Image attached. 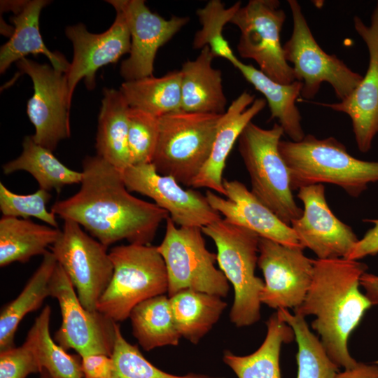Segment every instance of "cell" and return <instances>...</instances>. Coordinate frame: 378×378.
<instances>
[{"label": "cell", "instance_id": "1", "mask_svg": "<svg viewBox=\"0 0 378 378\" xmlns=\"http://www.w3.org/2000/svg\"><path fill=\"white\" fill-rule=\"evenodd\" d=\"M82 165L80 190L56 201L50 211L78 223L107 248L122 240L150 245L169 213L131 195L121 172L97 155L86 156Z\"/></svg>", "mask_w": 378, "mask_h": 378}, {"label": "cell", "instance_id": "2", "mask_svg": "<svg viewBox=\"0 0 378 378\" xmlns=\"http://www.w3.org/2000/svg\"><path fill=\"white\" fill-rule=\"evenodd\" d=\"M314 265L310 287L294 314L315 316L312 328L329 358L339 368L350 369L358 362L349 354V337L372 305L359 289L368 266L346 258L316 259Z\"/></svg>", "mask_w": 378, "mask_h": 378}, {"label": "cell", "instance_id": "3", "mask_svg": "<svg viewBox=\"0 0 378 378\" xmlns=\"http://www.w3.org/2000/svg\"><path fill=\"white\" fill-rule=\"evenodd\" d=\"M279 151L289 171L293 190L330 183L358 197L378 181V161L357 159L335 138L307 134L300 141H281Z\"/></svg>", "mask_w": 378, "mask_h": 378}, {"label": "cell", "instance_id": "4", "mask_svg": "<svg viewBox=\"0 0 378 378\" xmlns=\"http://www.w3.org/2000/svg\"><path fill=\"white\" fill-rule=\"evenodd\" d=\"M217 248V262L234 289L230 312L237 327L249 326L260 318V293L264 281L255 274L260 237L253 231L225 218L202 228Z\"/></svg>", "mask_w": 378, "mask_h": 378}, {"label": "cell", "instance_id": "5", "mask_svg": "<svg viewBox=\"0 0 378 378\" xmlns=\"http://www.w3.org/2000/svg\"><path fill=\"white\" fill-rule=\"evenodd\" d=\"M108 254L113 273L97 302L98 312L122 321L139 303L167 293V269L157 246L129 244L113 247Z\"/></svg>", "mask_w": 378, "mask_h": 378}, {"label": "cell", "instance_id": "6", "mask_svg": "<svg viewBox=\"0 0 378 378\" xmlns=\"http://www.w3.org/2000/svg\"><path fill=\"white\" fill-rule=\"evenodd\" d=\"M223 115L181 110L159 118L151 161L157 172L192 186L209 157Z\"/></svg>", "mask_w": 378, "mask_h": 378}, {"label": "cell", "instance_id": "7", "mask_svg": "<svg viewBox=\"0 0 378 378\" xmlns=\"http://www.w3.org/2000/svg\"><path fill=\"white\" fill-rule=\"evenodd\" d=\"M284 134L274 123L264 129L251 122L238 139L239 152L249 174L251 192L284 223L301 216L290 185L289 171L279 151Z\"/></svg>", "mask_w": 378, "mask_h": 378}, {"label": "cell", "instance_id": "8", "mask_svg": "<svg viewBox=\"0 0 378 378\" xmlns=\"http://www.w3.org/2000/svg\"><path fill=\"white\" fill-rule=\"evenodd\" d=\"M202 228L176 227L168 217L164 238L158 251L167 269L168 296L183 290H192L225 298L230 285L216 267V253L206 246Z\"/></svg>", "mask_w": 378, "mask_h": 378}, {"label": "cell", "instance_id": "9", "mask_svg": "<svg viewBox=\"0 0 378 378\" xmlns=\"http://www.w3.org/2000/svg\"><path fill=\"white\" fill-rule=\"evenodd\" d=\"M293 32L283 46L286 61L293 64L295 80L302 83L303 100L314 98L323 83L332 88L340 101L348 97L363 79L335 55L326 52L315 40L302 8L296 0H288Z\"/></svg>", "mask_w": 378, "mask_h": 378}, {"label": "cell", "instance_id": "10", "mask_svg": "<svg viewBox=\"0 0 378 378\" xmlns=\"http://www.w3.org/2000/svg\"><path fill=\"white\" fill-rule=\"evenodd\" d=\"M286 18L277 0H250L239 8L230 23L241 32L237 46L239 55L253 59L273 80L290 84L295 80V74L281 43Z\"/></svg>", "mask_w": 378, "mask_h": 378}, {"label": "cell", "instance_id": "11", "mask_svg": "<svg viewBox=\"0 0 378 378\" xmlns=\"http://www.w3.org/2000/svg\"><path fill=\"white\" fill-rule=\"evenodd\" d=\"M107 248L71 220H64L59 237L50 246L80 303L90 311H97V302L113 276V265Z\"/></svg>", "mask_w": 378, "mask_h": 378}, {"label": "cell", "instance_id": "12", "mask_svg": "<svg viewBox=\"0 0 378 378\" xmlns=\"http://www.w3.org/2000/svg\"><path fill=\"white\" fill-rule=\"evenodd\" d=\"M49 288L50 297L57 300L62 314L55 341L65 350H75L80 357L94 354L111 356L116 322L82 305L71 281L58 263Z\"/></svg>", "mask_w": 378, "mask_h": 378}, {"label": "cell", "instance_id": "13", "mask_svg": "<svg viewBox=\"0 0 378 378\" xmlns=\"http://www.w3.org/2000/svg\"><path fill=\"white\" fill-rule=\"evenodd\" d=\"M16 64L34 85V94L27 106V115L35 128L31 137L36 144L53 151L60 141L71 135L66 74L26 57Z\"/></svg>", "mask_w": 378, "mask_h": 378}, {"label": "cell", "instance_id": "14", "mask_svg": "<svg viewBox=\"0 0 378 378\" xmlns=\"http://www.w3.org/2000/svg\"><path fill=\"white\" fill-rule=\"evenodd\" d=\"M301 246L260 237L258 265L264 276L260 302L270 308L293 309L303 302L314 276V260Z\"/></svg>", "mask_w": 378, "mask_h": 378}, {"label": "cell", "instance_id": "15", "mask_svg": "<svg viewBox=\"0 0 378 378\" xmlns=\"http://www.w3.org/2000/svg\"><path fill=\"white\" fill-rule=\"evenodd\" d=\"M121 173L129 192L151 198L179 227L202 228L221 218L206 195L183 188L173 177L159 174L152 163L131 165Z\"/></svg>", "mask_w": 378, "mask_h": 378}, {"label": "cell", "instance_id": "16", "mask_svg": "<svg viewBox=\"0 0 378 378\" xmlns=\"http://www.w3.org/2000/svg\"><path fill=\"white\" fill-rule=\"evenodd\" d=\"M106 1L122 13L131 36L130 56L121 63L120 76L125 81L153 76L158 49L171 40L189 18L172 16L164 19L150 11L144 0Z\"/></svg>", "mask_w": 378, "mask_h": 378}, {"label": "cell", "instance_id": "17", "mask_svg": "<svg viewBox=\"0 0 378 378\" xmlns=\"http://www.w3.org/2000/svg\"><path fill=\"white\" fill-rule=\"evenodd\" d=\"M298 197L304 210L290 226L301 246L312 250L318 259L346 258L358 239L352 228L332 212L323 184L300 188Z\"/></svg>", "mask_w": 378, "mask_h": 378}, {"label": "cell", "instance_id": "18", "mask_svg": "<svg viewBox=\"0 0 378 378\" xmlns=\"http://www.w3.org/2000/svg\"><path fill=\"white\" fill-rule=\"evenodd\" d=\"M354 24L368 50L369 62L365 76L344 100L314 103L346 114L351 119L358 150L366 153L371 149L373 139L378 134V2L370 25L358 16L354 17Z\"/></svg>", "mask_w": 378, "mask_h": 378}, {"label": "cell", "instance_id": "19", "mask_svg": "<svg viewBox=\"0 0 378 378\" xmlns=\"http://www.w3.org/2000/svg\"><path fill=\"white\" fill-rule=\"evenodd\" d=\"M111 26L104 32H89L83 24L69 26L65 29L67 38L72 42L74 57L68 72L69 102L74 90L81 79L86 88L95 87V74L102 66L115 63L125 54L130 53L131 36L124 15L120 10Z\"/></svg>", "mask_w": 378, "mask_h": 378}, {"label": "cell", "instance_id": "20", "mask_svg": "<svg viewBox=\"0 0 378 378\" xmlns=\"http://www.w3.org/2000/svg\"><path fill=\"white\" fill-rule=\"evenodd\" d=\"M223 198L207 190L205 195L210 205L236 225L244 227L260 237L289 246H301L292 227L284 223L273 211L263 204L244 184L223 181Z\"/></svg>", "mask_w": 378, "mask_h": 378}, {"label": "cell", "instance_id": "21", "mask_svg": "<svg viewBox=\"0 0 378 378\" xmlns=\"http://www.w3.org/2000/svg\"><path fill=\"white\" fill-rule=\"evenodd\" d=\"M264 98H255L247 91L241 93L223 115L209 157L192 187L206 188L225 195L223 174L227 157L241 132L266 106Z\"/></svg>", "mask_w": 378, "mask_h": 378}, {"label": "cell", "instance_id": "22", "mask_svg": "<svg viewBox=\"0 0 378 378\" xmlns=\"http://www.w3.org/2000/svg\"><path fill=\"white\" fill-rule=\"evenodd\" d=\"M214 58L209 48L205 46L195 59H188L182 64V111L220 115L225 113L227 100L222 73L212 66Z\"/></svg>", "mask_w": 378, "mask_h": 378}, {"label": "cell", "instance_id": "23", "mask_svg": "<svg viewBox=\"0 0 378 378\" xmlns=\"http://www.w3.org/2000/svg\"><path fill=\"white\" fill-rule=\"evenodd\" d=\"M47 0L26 1L25 4L10 21L14 30L10 39L0 49V72L4 73L14 62L27 55H44L52 66L66 74L70 63L58 52L50 51L45 45L39 30V16L42 9L48 4Z\"/></svg>", "mask_w": 378, "mask_h": 378}, {"label": "cell", "instance_id": "24", "mask_svg": "<svg viewBox=\"0 0 378 378\" xmlns=\"http://www.w3.org/2000/svg\"><path fill=\"white\" fill-rule=\"evenodd\" d=\"M103 94L96 136L97 155L122 172L131 166L130 106L120 90L106 88Z\"/></svg>", "mask_w": 378, "mask_h": 378}, {"label": "cell", "instance_id": "25", "mask_svg": "<svg viewBox=\"0 0 378 378\" xmlns=\"http://www.w3.org/2000/svg\"><path fill=\"white\" fill-rule=\"evenodd\" d=\"M255 90L261 92L267 102L271 119H277L284 132L293 141H300L305 134L302 117L296 105L302 90V83L295 80L281 84L267 76L260 69L238 59L233 65Z\"/></svg>", "mask_w": 378, "mask_h": 378}, {"label": "cell", "instance_id": "26", "mask_svg": "<svg viewBox=\"0 0 378 378\" xmlns=\"http://www.w3.org/2000/svg\"><path fill=\"white\" fill-rule=\"evenodd\" d=\"M267 334L260 347L246 356H238L229 350L224 351L223 362L238 378H281L280 352L283 344L295 338L293 328L284 321L276 312L266 322Z\"/></svg>", "mask_w": 378, "mask_h": 378}, {"label": "cell", "instance_id": "27", "mask_svg": "<svg viewBox=\"0 0 378 378\" xmlns=\"http://www.w3.org/2000/svg\"><path fill=\"white\" fill-rule=\"evenodd\" d=\"M62 230L29 219L4 216L0 219V266L24 263L35 255H43Z\"/></svg>", "mask_w": 378, "mask_h": 378}, {"label": "cell", "instance_id": "28", "mask_svg": "<svg viewBox=\"0 0 378 378\" xmlns=\"http://www.w3.org/2000/svg\"><path fill=\"white\" fill-rule=\"evenodd\" d=\"M57 265L55 255L48 251L20 293L1 309L0 351L15 346V335L21 321L27 314L39 309L45 299L50 296L49 284Z\"/></svg>", "mask_w": 378, "mask_h": 378}, {"label": "cell", "instance_id": "29", "mask_svg": "<svg viewBox=\"0 0 378 378\" xmlns=\"http://www.w3.org/2000/svg\"><path fill=\"white\" fill-rule=\"evenodd\" d=\"M222 298L192 290L169 297L175 325L181 337L197 344L218 322L227 304Z\"/></svg>", "mask_w": 378, "mask_h": 378}, {"label": "cell", "instance_id": "30", "mask_svg": "<svg viewBox=\"0 0 378 378\" xmlns=\"http://www.w3.org/2000/svg\"><path fill=\"white\" fill-rule=\"evenodd\" d=\"M181 74L174 70L161 77L125 81L120 90L130 108L160 118L181 111Z\"/></svg>", "mask_w": 378, "mask_h": 378}, {"label": "cell", "instance_id": "31", "mask_svg": "<svg viewBox=\"0 0 378 378\" xmlns=\"http://www.w3.org/2000/svg\"><path fill=\"white\" fill-rule=\"evenodd\" d=\"M22 148L18 158L2 166L4 174L27 172L38 182L39 188L49 192L54 189L59 192L65 186L81 183L82 172L68 168L53 155V151L36 144L31 136L24 138Z\"/></svg>", "mask_w": 378, "mask_h": 378}, {"label": "cell", "instance_id": "32", "mask_svg": "<svg viewBox=\"0 0 378 378\" xmlns=\"http://www.w3.org/2000/svg\"><path fill=\"white\" fill-rule=\"evenodd\" d=\"M132 334L146 351L165 346H177L181 339L169 296L160 295L137 304L132 310Z\"/></svg>", "mask_w": 378, "mask_h": 378}, {"label": "cell", "instance_id": "33", "mask_svg": "<svg viewBox=\"0 0 378 378\" xmlns=\"http://www.w3.org/2000/svg\"><path fill=\"white\" fill-rule=\"evenodd\" d=\"M51 309L46 305L36 318L25 342L33 349L39 364L52 378H84L80 357L68 354L51 337Z\"/></svg>", "mask_w": 378, "mask_h": 378}, {"label": "cell", "instance_id": "34", "mask_svg": "<svg viewBox=\"0 0 378 378\" xmlns=\"http://www.w3.org/2000/svg\"><path fill=\"white\" fill-rule=\"evenodd\" d=\"M279 316L293 330L298 344L297 378H335L339 372L321 340L309 329L305 318L290 314L286 309L276 310Z\"/></svg>", "mask_w": 378, "mask_h": 378}, {"label": "cell", "instance_id": "35", "mask_svg": "<svg viewBox=\"0 0 378 378\" xmlns=\"http://www.w3.org/2000/svg\"><path fill=\"white\" fill-rule=\"evenodd\" d=\"M241 6L240 1L226 8L221 1L211 0L204 7L198 8L196 13L202 28L195 34L193 48L202 50L208 46L214 57H222L234 65L239 59L224 38L223 30Z\"/></svg>", "mask_w": 378, "mask_h": 378}, {"label": "cell", "instance_id": "36", "mask_svg": "<svg viewBox=\"0 0 378 378\" xmlns=\"http://www.w3.org/2000/svg\"><path fill=\"white\" fill-rule=\"evenodd\" d=\"M111 358L113 363L112 378H217L196 373L175 375L161 370L146 360L136 345L131 344L124 338L117 323Z\"/></svg>", "mask_w": 378, "mask_h": 378}, {"label": "cell", "instance_id": "37", "mask_svg": "<svg viewBox=\"0 0 378 378\" xmlns=\"http://www.w3.org/2000/svg\"><path fill=\"white\" fill-rule=\"evenodd\" d=\"M159 128V118L130 107L128 147L131 165L151 163Z\"/></svg>", "mask_w": 378, "mask_h": 378}, {"label": "cell", "instance_id": "38", "mask_svg": "<svg viewBox=\"0 0 378 378\" xmlns=\"http://www.w3.org/2000/svg\"><path fill=\"white\" fill-rule=\"evenodd\" d=\"M49 191L39 188L35 192L29 195H18L7 188L0 183V210L4 216L38 218L48 225L58 227L56 216L46 209L47 203L50 200Z\"/></svg>", "mask_w": 378, "mask_h": 378}, {"label": "cell", "instance_id": "39", "mask_svg": "<svg viewBox=\"0 0 378 378\" xmlns=\"http://www.w3.org/2000/svg\"><path fill=\"white\" fill-rule=\"evenodd\" d=\"M42 368L29 344L0 351V378H26Z\"/></svg>", "mask_w": 378, "mask_h": 378}, {"label": "cell", "instance_id": "40", "mask_svg": "<svg viewBox=\"0 0 378 378\" xmlns=\"http://www.w3.org/2000/svg\"><path fill=\"white\" fill-rule=\"evenodd\" d=\"M84 378H112L113 363L111 356L94 354L80 357Z\"/></svg>", "mask_w": 378, "mask_h": 378}, {"label": "cell", "instance_id": "41", "mask_svg": "<svg viewBox=\"0 0 378 378\" xmlns=\"http://www.w3.org/2000/svg\"><path fill=\"white\" fill-rule=\"evenodd\" d=\"M363 221L370 222L374 226L358 239L346 259L358 260L378 253V219H365Z\"/></svg>", "mask_w": 378, "mask_h": 378}, {"label": "cell", "instance_id": "42", "mask_svg": "<svg viewBox=\"0 0 378 378\" xmlns=\"http://www.w3.org/2000/svg\"><path fill=\"white\" fill-rule=\"evenodd\" d=\"M335 378H378V365L358 362L354 367L338 372Z\"/></svg>", "mask_w": 378, "mask_h": 378}, {"label": "cell", "instance_id": "43", "mask_svg": "<svg viewBox=\"0 0 378 378\" xmlns=\"http://www.w3.org/2000/svg\"><path fill=\"white\" fill-rule=\"evenodd\" d=\"M360 285L372 304H378V276L365 272L360 279Z\"/></svg>", "mask_w": 378, "mask_h": 378}, {"label": "cell", "instance_id": "44", "mask_svg": "<svg viewBox=\"0 0 378 378\" xmlns=\"http://www.w3.org/2000/svg\"><path fill=\"white\" fill-rule=\"evenodd\" d=\"M40 373V378H52L45 370H43Z\"/></svg>", "mask_w": 378, "mask_h": 378}]
</instances>
